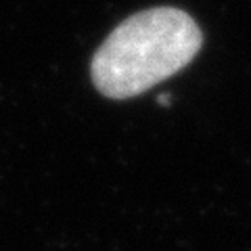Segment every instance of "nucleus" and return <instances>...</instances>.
Returning a JSON list of instances; mask_svg holds the SVG:
<instances>
[{"instance_id":"nucleus-1","label":"nucleus","mask_w":251,"mask_h":251,"mask_svg":"<svg viewBox=\"0 0 251 251\" xmlns=\"http://www.w3.org/2000/svg\"><path fill=\"white\" fill-rule=\"evenodd\" d=\"M203 42L191 15L172 6L136 13L117 25L92 59V82L109 99H130L168 80Z\"/></svg>"}]
</instances>
